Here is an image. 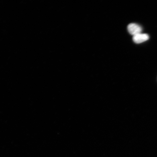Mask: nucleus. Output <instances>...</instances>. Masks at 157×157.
<instances>
[{
  "label": "nucleus",
  "instance_id": "nucleus-1",
  "mask_svg": "<svg viewBox=\"0 0 157 157\" xmlns=\"http://www.w3.org/2000/svg\"><path fill=\"white\" fill-rule=\"evenodd\" d=\"M127 28L129 34L133 36L140 34L142 31V27L136 23H130L128 25Z\"/></svg>",
  "mask_w": 157,
  "mask_h": 157
},
{
  "label": "nucleus",
  "instance_id": "nucleus-2",
  "mask_svg": "<svg viewBox=\"0 0 157 157\" xmlns=\"http://www.w3.org/2000/svg\"><path fill=\"white\" fill-rule=\"evenodd\" d=\"M149 39V36L148 34L142 33L135 35L133 37V42L137 44L144 42L148 40Z\"/></svg>",
  "mask_w": 157,
  "mask_h": 157
}]
</instances>
